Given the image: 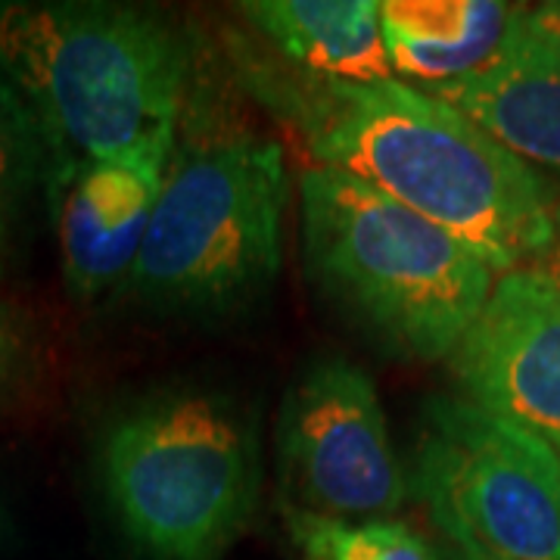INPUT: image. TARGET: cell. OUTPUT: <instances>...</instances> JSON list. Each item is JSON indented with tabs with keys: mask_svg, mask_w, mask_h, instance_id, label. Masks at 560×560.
Returning a JSON list of instances; mask_svg holds the SVG:
<instances>
[{
	"mask_svg": "<svg viewBox=\"0 0 560 560\" xmlns=\"http://www.w3.org/2000/svg\"><path fill=\"white\" fill-rule=\"evenodd\" d=\"M224 57L234 84L300 138L312 165L346 172L433 221L495 278L548 249L560 206L551 180L455 106L399 79L302 72L253 32H228Z\"/></svg>",
	"mask_w": 560,
	"mask_h": 560,
	"instance_id": "1",
	"label": "cell"
},
{
	"mask_svg": "<svg viewBox=\"0 0 560 560\" xmlns=\"http://www.w3.org/2000/svg\"><path fill=\"white\" fill-rule=\"evenodd\" d=\"M287 206L283 143L246 119L234 88L197 62L128 278L135 300L165 318L224 320L249 312L280 275Z\"/></svg>",
	"mask_w": 560,
	"mask_h": 560,
	"instance_id": "2",
	"label": "cell"
},
{
	"mask_svg": "<svg viewBox=\"0 0 560 560\" xmlns=\"http://www.w3.org/2000/svg\"><path fill=\"white\" fill-rule=\"evenodd\" d=\"M197 62L194 35L156 7L0 0V79L38 125L54 172L178 128Z\"/></svg>",
	"mask_w": 560,
	"mask_h": 560,
	"instance_id": "3",
	"label": "cell"
},
{
	"mask_svg": "<svg viewBox=\"0 0 560 560\" xmlns=\"http://www.w3.org/2000/svg\"><path fill=\"white\" fill-rule=\"evenodd\" d=\"M300 228L320 300L389 359L448 361L495 287L448 231L327 165L302 168Z\"/></svg>",
	"mask_w": 560,
	"mask_h": 560,
	"instance_id": "4",
	"label": "cell"
},
{
	"mask_svg": "<svg viewBox=\"0 0 560 560\" xmlns=\"http://www.w3.org/2000/svg\"><path fill=\"white\" fill-rule=\"evenodd\" d=\"M97 470L140 560H224L259 511V418L224 389H165L109 420Z\"/></svg>",
	"mask_w": 560,
	"mask_h": 560,
	"instance_id": "5",
	"label": "cell"
},
{
	"mask_svg": "<svg viewBox=\"0 0 560 560\" xmlns=\"http://www.w3.org/2000/svg\"><path fill=\"white\" fill-rule=\"evenodd\" d=\"M405 477L440 539L501 560H560V458L536 430L433 396L420 405Z\"/></svg>",
	"mask_w": 560,
	"mask_h": 560,
	"instance_id": "6",
	"label": "cell"
},
{
	"mask_svg": "<svg viewBox=\"0 0 560 560\" xmlns=\"http://www.w3.org/2000/svg\"><path fill=\"white\" fill-rule=\"evenodd\" d=\"M280 504L334 521H389L408 501L377 383L324 352L302 364L275 420Z\"/></svg>",
	"mask_w": 560,
	"mask_h": 560,
	"instance_id": "7",
	"label": "cell"
},
{
	"mask_svg": "<svg viewBox=\"0 0 560 560\" xmlns=\"http://www.w3.org/2000/svg\"><path fill=\"white\" fill-rule=\"evenodd\" d=\"M460 399L560 440V287L536 265L495 278L448 355Z\"/></svg>",
	"mask_w": 560,
	"mask_h": 560,
	"instance_id": "8",
	"label": "cell"
},
{
	"mask_svg": "<svg viewBox=\"0 0 560 560\" xmlns=\"http://www.w3.org/2000/svg\"><path fill=\"white\" fill-rule=\"evenodd\" d=\"M168 128L113 160H84L54 172L62 280L79 302L128 283L175 150Z\"/></svg>",
	"mask_w": 560,
	"mask_h": 560,
	"instance_id": "9",
	"label": "cell"
},
{
	"mask_svg": "<svg viewBox=\"0 0 560 560\" xmlns=\"http://www.w3.org/2000/svg\"><path fill=\"white\" fill-rule=\"evenodd\" d=\"M427 94L533 168L560 175V62L526 25V7H514L501 47L482 69Z\"/></svg>",
	"mask_w": 560,
	"mask_h": 560,
	"instance_id": "10",
	"label": "cell"
},
{
	"mask_svg": "<svg viewBox=\"0 0 560 560\" xmlns=\"http://www.w3.org/2000/svg\"><path fill=\"white\" fill-rule=\"evenodd\" d=\"M246 28L280 60L334 81L393 79L374 0H246Z\"/></svg>",
	"mask_w": 560,
	"mask_h": 560,
	"instance_id": "11",
	"label": "cell"
},
{
	"mask_svg": "<svg viewBox=\"0 0 560 560\" xmlns=\"http://www.w3.org/2000/svg\"><path fill=\"white\" fill-rule=\"evenodd\" d=\"M514 7L499 0H383L381 32L393 79L436 91L495 57Z\"/></svg>",
	"mask_w": 560,
	"mask_h": 560,
	"instance_id": "12",
	"label": "cell"
},
{
	"mask_svg": "<svg viewBox=\"0 0 560 560\" xmlns=\"http://www.w3.org/2000/svg\"><path fill=\"white\" fill-rule=\"evenodd\" d=\"M283 526L300 560H440L436 548L405 521H334L283 508Z\"/></svg>",
	"mask_w": 560,
	"mask_h": 560,
	"instance_id": "13",
	"label": "cell"
},
{
	"mask_svg": "<svg viewBox=\"0 0 560 560\" xmlns=\"http://www.w3.org/2000/svg\"><path fill=\"white\" fill-rule=\"evenodd\" d=\"M44 162H50V156L38 125L10 84L0 79V280L7 278L16 256L22 221Z\"/></svg>",
	"mask_w": 560,
	"mask_h": 560,
	"instance_id": "14",
	"label": "cell"
},
{
	"mask_svg": "<svg viewBox=\"0 0 560 560\" xmlns=\"http://www.w3.org/2000/svg\"><path fill=\"white\" fill-rule=\"evenodd\" d=\"M32 334L13 305L0 300V405L20 393L32 374Z\"/></svg>",
	"mask_w": 560,
	"mask_h": 560,
	"instance_id": "15",
	"label": "cell"
},
{
	"mask_svg": "<svg viewBox=\"0 0 560 560\" xmlns=\"http://www.w3.org/2000/svg\"><path fill=\"white\" fill-rule=\"evenodd\" d=\"M526 25L533 28V35L560 62V0H555V3H539V7H526Z\"/></svg>",
	"mask_w": 560,
	"mask_h": 560,
	"instance_id": "16",
	"label": "cell"
},
{
	"mask_svg": "<svg viewBox=\"0 0 560 560\" xmlns=\"http://www.w3.org/2000/svg\"><path fill=\"white\" fill-rule=\"evenodd\" d=\"M436 555H440V560H501L477 548L474 541L464 539H442V548H436Z\"/></svg>",
	"mask_w": 560,
	"mask_h": 560,
	"instance_id": "17",
	"label": "cell"
},
{
	"mask_svg": "<svg viewBox=\"0 0 560 560\" xmlns=\"http://www.w3.org/2000/svg\"><path fill=\"white\" fill-rule=\"evenodd\" d=\"M536 268L545 271V275L560 287V206L558 212H555V234H551V243H548V249L541 253V259Z\"/></svg>",
	"mask_w": 560,
	"mask_h": 560,
	"instance_id": "18",
	"label": "cell"
},
{
	"mask_svg": "<svg viewBox=\"0 0 560 560\" xmlns=\"http://www.w3.org/2000/svg\"><path fill=\"white\" fill-rule=\"evenodd\" d=\"M3 533H7V526H3V508H0V545H3Z\"/></svg>",
	"mask_w": 560,
	"mask_h": 560,
	"instance_id": "19",
	"label": "cell"
},
{
	"mask_svg": "<svg viewBox=\"0 0 560 560\" xmlns=\"http://www.w3.org/2000/svg\"><path fill=\"white\" fill-rule=\"evenodd\" d=\"M555 442V448H558V458H560V440H551Z\"/></svg>",
	"mask_w": 560,
	"mask_h": 560,
	"instance_id": "20",
	"label": "cell"
}]
</instances>
